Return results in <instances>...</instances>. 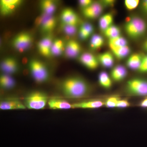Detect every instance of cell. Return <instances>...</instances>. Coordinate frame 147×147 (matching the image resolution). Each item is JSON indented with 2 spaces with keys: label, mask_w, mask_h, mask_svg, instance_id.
Masks as SVG:
<instances>
[{
  "label": "cell",
  "mask_w": 147,
  "mask_h": 147,
  "mask_svg": "<svg viewBox=\"0 0 147 147\" xmlns=\"http://www.w3.org/2000/svg\"><path fill=\"white\" fill-rule=\"evenodd\" d=\"M15 80L9 74H2L0 77V85L1 88L5 90L11 89L15 86Z\"/></svg>",
  "instance_id": "obj_19"
},
{
  "label": "cell",
  "mask_w": 147,
  "mask_h": 147,
  "mask_svg": "<svg viewBox=\"0 0 147 147\" xmlns=\"http://www.w3.org/2000/svg\"><path fill=\"white\" fill-rule=\"evenodd\" d=\"M29 68L32 77L38 84L47 82L50 74L47 67L40 61L32 59L29 63Z\"/></svg>",
  "instance_id": "obj_3"
},
{
  "label": "cell",
  "mask_w": 147,
  "mask_h": 147,
  "mask_svg": "<svg viewBox=\"0 0 147 147\" xmlns=\"http://www.w3.org/2000/svg\"><path fill=\"white\" fill-rule=\"evenodd\" d=\"M61 91L65 97L69 98H84L90 93L89 84L83 78L70 76L64 79L61 83Z\"/></svg>",
  "instance_id": "obj_1"
},
{
  "label": "cell",
  "mask_w": 147,
  "mask_h": 147,
  "mask_svg": "<svg viewBox=\"0 0 147 147\" xmlns=\"http://www.w3.org/2000/svg\"><path fill=\"white\" fill-rule=\"evenodd\" d=\"M127 40L123 37L119 36L114 38H110L109 40V46H125L127 45Z\"/></svg>",
  "instance_id": "obj_30"
},
{
  "label": "cell",
  "mask_w": 147,
  "mask_h": 147,
  "mask_svg": "<svg viewBox=\"0 0 147 147\" xmlns=\"http://www.w3.org/2000/svg\"><path fill=\"white\" fill-rule=\"evenodd\" d=\"M127 89L130 94L136 96L147 95V81L144 79H134L127 82Z\"/></svg>",
  "instance_id": "obj_5"
},
{
  "label": "cell",
  "mask_w": 147,
  "mask_h": 147,
  "mask_svg": "<svg viewBox=\"0 0 147 147\" xmlns=\"http://www.w3.org/2000/svg\"><path fill=\"white\" fill-rule=\"evenodd\" d=\"M104 103L99 100H89L76 102L72 104V108L95 109L102 107Z\"/></svg>",
  "instance_id": "obj_16"
},
{
  "label": "cell",
  "mask_w": 147,
  "mask_h": 147,
  "mask_svg": "<svg viewBox=\"0 0 147 147\" xmlns=\"http://www.w3.org/2000/svg\"><path fill=\"white\" fill-rule=\"evenodd\" d=\"M114 55L119 59H123L128 56L131 52L128 45L125 46H110Z\"/></svg>",
  "instance_id": "obj_21"
},
{
  "label": "cell",
  "mask_w": 147,
  "mask_h": 147,
  "mask_svg": "<svg viewBox=\"0 0 147 147\" xmlns=\"http://www.w3.org/2000/svg\"><path fill=\"white\" fill-rule=\"evenodd\" d=\"M127 73V70L124 66L118 65L113 68L111 71V75L115 81L119 82L124 79Z\"/></svg>",
  "instance_id": "obj_18"
},
{
  "label": "cell",
  "mask_w": 147,
  "mask_h": 147,
  "mask_svg": "<svg viewBox=\"0 0 147 147\" xmlns=\"http://www.w3.org/2000/svg\"><path fill=\"white\" fill-rule=\"evenodd\" d=\"M125 28L129 36L132 38H137L145 33L147 25L142 18L134 17L130 18L127 22Z\"/></svg>",
  "instance_id": "obj_4"
},
{
  "label": "cell",
  "mask_w": 147,
  "mask_h": 147,
  "mask_svg": "<svg viewBox=\"0 0 147 147\" xmlns=\"http://www.w3.org/2000/svg\"><path fill=\"white\" fill-rule=\"evenodd\" d=\"M93 31L94 27L92 24L88 23H84L79 30V37L81 39L85 40L89 37Z\"/></svg>",
  "instance_id": "obj_23"
},
{
  "label": "cell",
  "mask_w": 147,
  "mask_h": 147,
  "mask_svg": "<svg viewBox=\"0 0 147 147\" xmlns=\"http://www.w3.org/2000/svg\"><path fill=\"white\" fill-rule=\"evenodd\" d=\"M139 0H125V5L129 10H132L134 9L139 5Z\"/></svg>",
  "instance_id": "obj_33"
},
{
  "label": "cell",
  "mask_w": 147,
  "mask_h": 147,
  "mask_svg": "<svg viewBox=\"0 0 147 147\" xmlns=\"http://www.w3.org/2000/svg\"><path fill=\"white\" fill-rule=\"evenodd\" d=\"M143 6L146 11H147V0L144 1L143 3Z\"/></svg>",
  "instance_id": "obj_39"
},
{
  "label": "cell",
  "mask_w": 147,
  "mask_h": 147,
  "mask_svg": "<svg viewBox=\"0 0 147 147\" xmlns=\"http://www.w3.org/2000/svg\"><path fill=\"white\" fill-rule=\"evenodd\" d=\"M93 3L91 0H81L79 2V5L83 9Z\"/></svg>",
  "instance_id": "obj_36"
},
{
  "label": "cell",
  "mask_w": 147,
  "mask_h": 147,
  "mask_svg": "<svg viewBox=\"0 0 147 147\" xmlns=\"http://www.w3.org/2000/svg\"><path fill=\"white\" fill-rule=\"evenodd\" d=\"M22 3L21 0H1V13L5 16L10 15L16 11Z\"/></svg>",
  "instance_id": "obj_7"
},
{
  "label": "cell",
  "mask_w": 147,
  "mask_h": 147,
  "mask_svg": "<svg viewBox=\"0 0 147 147\" xmlns=\"http://www.w3.org/2000/svg\"><path fill=\"white\" fill-rule=\"evenodd\" d=\"M48 106L53 110H67L72 108V104L67 100L58 98H53L48 100Z\"/></svg>",
  "instance_id": "obj_14"
},
{
  "label": "cell",
  "mask_w": 147,
  "mask_h": 147,
  "mask_svg": "<svg viewBox=\"0 0 147 147\" xmlns=\"http://www.w3.org/2000/svg\"><path fill=\"white\" fill-rule=\"evenodd\" d=\"M62 28L66 34L70 36L74 35L77 32L76 26L63 24Z\"/></svg>",
  "instance_id": "obj_31"
},
{
  "label": "cell",
  "mask_w": 147,
  "mask_h": 147,
  "mask_svg": "<svg viewBox=\"0 0 147 147\" xmlns=\"http://www.w3.org/2000/svg\"><path fill=\"white\" fill-rule=\"evenodd\" d=\"M81 48L79 42L73 40H69L65 47V55L69 58L76 57L80 54Z\"/></svg>",
  "instance_id": "obj_12"
},
{
  "label": "cell",
  "mask_w": 147,
  "mask_h": 147,
  "mask_svg": "<svg viewBox=\"0 0 147 147\" xmlns=\"http://www.w3.org/2000/svg\"><path fill=\"white\" fill-rule=\"evenodd\" d=\"M48 97L45 93L35 91L30 93L24 98V104L26 108L31 110L43 109L48 102Z\"/></svg>",
  "instance_id": "obj_2"
},
{
  "label": "cell",
  "mask_w": 147,
  "mask_h": 147,
  "mask_svg": "<svg viewBox=\"0 0 147 147\" xmlns=\"http://www.w3.org/2000/svg\"><path fill=\"white\" fill-rule=\"evenodd\" d=\"M115 2L113 1H103V3H105V5H112L114 4Z\"/></svg>",
  "instance_id": "obj_38"
},
{
  "label": "cell",
  "mask_w": 147,
  "mask_h": 147,
  "mask_svg": "<svg viewBox=\"0 0 147 147\" xmlns=\"http://www.w3.org/2000/svg\"><path fill=\"white\" fill-rule=\"evenodd\" d=\"M41 7L43 13L48 15H53L56 9V4L50 0H45L41 2Z\"/></svg>",
  "instance_id": "obj_25"
},
{
  "label": "cell",
  "mask_w": 147,
  "mask_h": 147,
  "mask_svg": "<svg viewBox=\"0 0 147 147\" xmlns=\"http://www.w3.org/2000/svg\"><path fill=\"white\" fill-rule=\"evenodd\" d=\"M143 58L140 54H133L130 56L127 61V65L129 68L133 70L139 69Z\"/></svg>",
  "instance_id": "obj_20"
},
{
  "label": "cell",
  "mask_w": 147,
  "mask_h": 147,
  "mask_svg": "<svg viewBox=\"0 0 147 147\" xmlns=\"http://www.w3.org/2000/svg\"><path fill=\"white\" fill-rule=\"evenodd\" d=\"M119 99V98L117 96H111L107 99L105 105L108 108H116L117 103Z\"/></svg>",
  "instance_id": "obj_32"
},
{
  "label": "cell",
  "mask_w": 147,
  "mask_h": 147,
  "mask_svg": "<svg viewBox=\"0 0 147 147\" xmlns=\"http://www.w3.org/2000/svg\"><path fill=\"white\" fill-rule=\"evenodd\" d=\"M32 38L31 35L27 32H22L13 38L12 45L16 50L20 52H24L31 45Z\"/></svg>",
  "instance_id": "obj_6"
},
{
  "label": "cell",
  "mask_w": 147,
  "mask_h": 147,
  "mask_svg": "<svg viewBox=\"0 0 147 147\" xmlns=\"http://www.w3.org/2000/svg\"><path fill=\"white\" fill-rule=\"evenodd\" d=\"M98 60L103 67L106 68L112 67L114 63L113 55L109 52L100 54L98 57Z\"/></svg>",
  "instance_id": "obj_22"
},
{
  "label": "cell",
  "mask_w": 147,
  "mask_h": 147,
  "mask_svg": "<svg viewBox=\"0 0 147 147\" xmlns=\"http://www.w3.org/2000/svg\"><path fill=\"white\" fill-rule=\"evenodd\" d=\"M144 48L147 51V40L145 42L144 44Z\"/></svg>",
  "instance_id": "obj_40"
},
{
  "label": "cell",
  "mask_w": 147,
  "mask_h": 147,
  "mask_svg": "<svg viewBox=\"0 0 147 147\" xmlns=\"http://www.w3.org/2000/svg\"><path fill=\"white\" fill-rule=\"evenodd\" d=\"M41 30L45 32L52 31L56 25V20L53 15H48L43 13L40 21Z\"/></svg>",
  "instance_id": "obj_11"
},
{
  "label": "cell",
  "mask_w": 147,
  "mask_h": 147,
  "mask_svg": "<svg viewBox=\"0 0 147 147\" xmlns=\"http://www.w3.org/2000/svg\"><path fill=\"white\" fill-rule=\"evenodd\" d=\"M53 41L51 38L46 37L41 39L38 45L40 53L43 56H49L51 54V49Z\"/></svg>",
  "instance_id": "obj_17"
},
{
  "label": "cell",
  "mask_w": 147,
  "mask_h": 147,
  "mask_svg": "<svg viewBox=\"0 0 147 147\" xmlns=\"http://www.w3.org/2000/svg\"><path fill=\"white\" fill-rule=\"evenodd\" d=\"M98 82L100 86L105 88H110L112 86V81L108 73L105 71H102L99 74Z\"/></svg>",
  "instance_id": "obj_27"
},
{
  "label": "cell",
  "mask_w": 147,
  "mask_h": 147,
  "mask_svg": "<svg viewBox=\"0 0 147 147\" xmlns=\"http://www.w3.org/2000/svg\"><path fill=\"white\" fill-rule=\"evenodd\" d=\"M104 39L98 34H94L92 36L90 42L91 48L94 50L100 49L104 44Z\"/></svg>",
  "instance_id": "obj_28"
},
{
  "label": "cell",
  "mask_w": 147,
  "mask_h": 147,
  "mask_svg": "<svg viewBox=\"0 0 147 147\" xmlns=\"http://www.w3.org/2000/svg\"><path fill=\"white\" fill-rule=\"evenodd\" d=\"M103 32L105 36L109 38V39L120 36V30L119 27L115 26L112 25L105 30Z\"/></svg>",
  "instance_id": "obj_29"
},
{
  "label": "cell",
  "mask_w": 147,
  "mask_h": 147,
  "mask_svg": "<svg viewBox=\"0 0 147 147\" xmlns=\"http://www.w3.org/2000/svg\"><path fill=\"white\" fill-rule=\"evenodd\" d=\"M130 105L129 102L126 100H119L118 101L116 108H125L129 107Z\"/></svg>",
  "instance_id": "obj_35"
},
{
  "label": "cell",
  "mask_w": 147,
  "mask_h": 147,
  "mask_svg": "<svg viewBox=\"0 0 147 147\" xmlns=\"http://www.w3.org/2000/svg\"><path fill=\"white\" fill-rule=\"evenodd\" d=\"M103 7L100 3L93 2L86 8L83 9V13L84 16L89 18H97L102 13Z\"/></svg>",
  "instance_id": "obj_10"
},
{
  "label": "cell",
  "mask_w": 147,
  "mask_h": 147,
  "mask_svg": "<svg viewBox=\"0 0 147 147\" xmlns=\"http://www.w3.org/2000/svg\"><path fill=\"white\" fill-rule=\"evenodd\" d=\"M113 21V16L111 13H106L101 16L99 19V26L100 30L104 32L112 26Z\"/></svg>",
  "instance_id": "obj_24"
},
{
  "label": "cell",
  "mask_w": 147,
  "mask_h": 147,
  "mask_svg": "<svg viewBox=\"0 0 147 147\" xmlns=\"http://www.w3.org/2000/svg\"><path fill=\"white\" fill-rule=\"evenodd\" d=\"M1 70L5 74H13L18 70V64L17 61L11 57L6 58L3 60L1 64Z\"/></svg>",
  "instance_id": "obj_9"
},
{
  "label": "cell",
  "mask_w": 147,
  "mask_h": 147,
  "mask_svg": "<svg viewBox=\"0 0 147 147\" xmlns=\"http://www.w3.org/2000/svg\"><path fill=\"white\" fill-rule=\"evenodd\" d=\"M63 42L61 39H57L53 42L51 49V54L55 56H59L64 51Z\"/></svg>",
  "instance_id": "obj_26"
},
{
  "label": "cell",
  "mask_w": 147,
  "mask_h": 147,
  "mask_svg": "<svg viewBox=\"0 0 147 147\" xmlns=\"http://www.w3.org/2000/svg\"><path fill=\"white\" fill-rule=\"evenodd\" d=\"M79 61L81 63L87 68L90 69H94L97 68L98 65V59L90 53H84L79 57Z\"/></svg>",
  "instance_id": "obj_13"
},
{
  "label": "cell",
  "mask_w": 147,
  "mask_h": 147,
  "mask_svg": "<svg viewBox=\"0 0 147 147\" xmlns=\"http://www.w3.org/2000/svg\"><path fill=\"white\" fill-rule=\"evenodd\" d=\"M26 108L24 103L18 98H5L0 102V109L3 110H24Z\"/></svg>",
  "instance_id": "obj_8"
},
{
  "label": "cell",
  "mask_w": 147,
  "mask_h": 147,
  "mask_svg": "<svg viewBox=\"0 0 147 147\" xmlns=\"http://www.w3.org/2000/svg\"><path fill=\"white\" fill-rule=\"evenodd\" d=\"M138 70L142 72H147V55L143 58L142 63Z\"/></svg>",
  "instance_id": "obj_34"
},
{
  "label": "cell",
  "mask_w": 147,
  "mask_h": 147,
  "mask_svg": "<svg viewBox=\"0 0 147 147\" xmlns=\"http://www.w3.org/2000/svg\"><path fill=\"white\" fill-rule=\"evenodd\" d=\"M63 24L76 26L79 18L74 11L71 8H66L62 11L61 15Z\"/></svg>",
  "instance_id": "obj_15"
},
{
  "label": "cell",
  "mask_w": 147,
  "mask_h": 147,
  "mask_svg": "<svg viewBox=\"0 0 147 147\" xmlns=\"http://www.w3.org/2000/svg\"><path fill=\"white\" fill-rule=\"evenodd\" d=\"M140 106L143 108H147V98L144 99L140 103Z\"/></svg>",
  "instance_id": "obj_37"
}]
</instances>
